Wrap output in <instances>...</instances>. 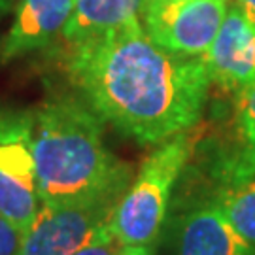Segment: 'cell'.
I'll use <instances>...</instances> for the list:
<instances>
[{"instance_id":"obj_6","label":"cell","mask_w":255,"mask_h":255,"mask_svg":"<svg viewBox=\"0 0 255 255\" xmlns=\"http://www.w3.org/2000/svg\"><path fill=\"white\" fill-rule=\"evenodd\" d=\"M123 195L91 201L40 206L23 238L21 255H74L108 223Z\"/></svg>"},{"instance_id":"obj_12","label":"cell","mask_w":255,"mask_h":255,"mask_svg":"<svg viewBox=\"0 0 255 255\" xmlns=\"http://www.w3.org/2000/svg\"><path fill=\"white\" fill-rule=\"evenodd\" d=\"M235 134L238 146L233 155L255 164V80L237 93Z\"/></svg>"},{"instance_id":"obj_11","label":"cell","mask_w":255,"mask_h":255,"mask_svg":"<svg viewBox=\"0 0 255 255\" xmlns=\"http://www.w3.org/2000/svg\"><path fill=\"white\" fill-rule=\"evenodd\" d=\"M147 0H76L70 21L63 36L70 44L99 36L140 19Z\"/></svg>"},{"instance_id":"obj_17","label":"cell","mask_w":255,"mask_h":255,"mask_svg":"<svg viewBox=\"0 0 255 255\" xmlns=\"http://www.w3.org/2000/svg\"><path fill=\"white\" fill-rule=\"evenodd\" d=\"M13 6H15V0H0V19L4 17Z\"/></svg>"},{"instance_id":"obj_14","label":"cell","mask_w":255,"mask_h":255,"mask_svg":"<svg viewBox=\"0 0 255 255\" xmlns=\"http://www.w3.org/2000/svg\"><path fill=\"white\" fill-rule=\"evenodd\" d=\"M25 233L0 214V255H21Z\"/></svg>"},{"instance_id":"obj_13","label":"cell","mask_w":255,"mask_h":255,"mask_svg":"<svg viewBox=\"0 0 255 255\" xmlns=\"http://www.w3.org/2000/svg\"><path fill=\"white\" fill-rule=\"evenodd\" d=\"M125 246L119 244V240L116 238L108 221L102 227H99V231L95 233V237L83 248H80L74 255H119V252Z\"/></svg>"},{"instance_id":"obj_8","label":"cell","mask_w":255,"mask_h":255,"mask_svg":"<svg viewBox=\"0 0 255 255\" xmlns=\"http://www.w3.org/2000/svg\"><path fill=\"white\" fill-rule=\"evenodd\" d=\"M204 59L212 83L229 93H238L255 80V25L237 6L227 11Z\"/></svg>"},{"instance_id":"obj_5","label":"cell","mask_w":255,"mask_h":255,"mask_svg":"<svg viewBox=\"0 0 255 255\" xmlns=\"http://www.w3.org/2000/svg\"><path fill=\"white\" fill-rule=\"evenodd\" d=\"M227 11V0H147L142 27L157 46L172 53L204 57Z\"/></svg>"},{"instance_id":"obj_4","label":"cell","mask_w":255,"mask_h":255,"mask_svg":"<svg viewBox=\"0 0 255 255\" xmlns=\"http://www.w3.org/2000/svg\"><path fill=\"white\" fill-rule=\"evenodd\" d=\"M40 206L32 114L0 110V214L27 233Z\"/></svg>"},{"instance_id":"obj_3","label":"cell","mask_w":255,"mask_h":255,"mask_svg":"<svg viewBox=\"0 0 255 255\" xmlns=\"http://www.w3.org/2000/svg\"><path fill=\"white\" fill-rule=\"evenodd\" d=\"M193 128L161 142L121 197L110 219V227L121 246H153L155 238L161 235L174 183L199 140Z\"/></svg>"},{"instance_id":"obj_2","label":"cell","mask_w":255,"mask_h":255,"mask_svg":"<svg viewBox=\"0 0 255 255\" xmlns=\"http://www.w3.org/2000/svg\"><path fill=\"white\" fill-rule=\"evenodd\" d=\"M36 191L42 206H61L125 195L130 168L108 151L102 119L72 97L32 112Z\"/></svg>"},{"instance_id":"obj_1","label":"cell","mask_w":255,"mask_h":255,"mask_svg":"<svg viewBox=\"0 0 255 255\" xmlns=\"http://www.w3.org/2000/svg\"><path fill=\"white\" fill-rule=\"evenodd\" d=\"M68 76L102 121L144 146L195 127L212 83L204 57L157 46L140 19L72 44Z\"/></svg>"},{"instance_id":"obj_10","label":"cell","mask_w":255,"mask_h":255,"mask_svg":"<svg viewBox=\"0 0 255 255\" xmlns=\"http://www.w3.org/2000/svg\"><path fill=\"white\" fill-rule=\"evenodd\" d=\"M218 174L219 182L214 202L255 248V164L231 153L221 159Z\"/></svg>"},{"instance_id":"obj_16","label":"cell","mask_w":255,"mask_h":255,"mask_svg":"<svg viewBox=\"0 0 255 255\" xmlns=\"http://www.w3.org/2000/svg\"><path fill=\"white\" fill-rule=\"evenodd\" d=\"M119 255H153V246H125Z\"/></svg>"},{"instance_id":"obj_9","label":"cell","mask_w":255,"mask_h":255,"mask_svg":"<svg viewBox=\"0 0 255 255\" xmlns=\"http://www.w3.org/2000/svg\"><path fill=\"white\" fill-rule=\"evenodd\" d=\"M76 8V0H19L17 13L0 55L8 63L46 47L66 27Z\"/></svg>"},{"instance_id":"obj_7","label":"cell","mask_w":255,"mask_h":255,"mask_svg":"<svg viewBox=\"0 0 255 255\" xmlns=\"http://www.w3.org/2000/svg\"><path fill=\"white\" fill-rule=\"evenodd\" d=\"M170 255H255V248L212 201L178 218L170 237Z\"/></svg>"},{"instance_id":"obj_15","label":"cell","mask_w":255,"mask_h":255,"mask_svg":"<svg viewBox=\"0 0 255 255\" xmlns=\"http://www.w3.org/2000/svg\"><path fill=\"white\" fill-rule=\"evenodd\" d=\"M237 8L252 25H255V0H237Z\"/></svg>"}]
</instances>
